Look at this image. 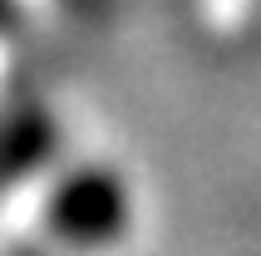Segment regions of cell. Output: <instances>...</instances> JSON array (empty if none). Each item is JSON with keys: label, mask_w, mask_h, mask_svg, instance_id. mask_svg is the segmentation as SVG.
Returning a JSON list of instances; mask_svg holds the SVG:
<instances>
[{"label": "cell", "mask_w": 261, "mask_h": 256, "mask_svg": "<svg viewBox=\"0 0 261 256\" xmlns=\"http://www.w3.org/2000/svg\"><path fill=\"white\" fill-rule=\"evenodd\" d=\"M55 222H59V232H69L79 242H103L123 222V192H118V183L109 172L74 177L55 202Z\"/></svg>", "instance_id": "obj_1"}]
</instances>
